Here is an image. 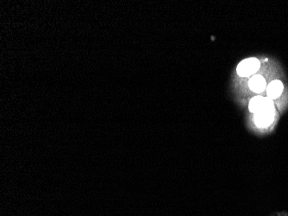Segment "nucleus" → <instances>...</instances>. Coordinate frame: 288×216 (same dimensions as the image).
Masks as SVG:
<instances>
[{"mask_svg": "<svg viewBox=\"0 0 288 216\" xmlns=\"http://www.w3.org/2000/svg\"><path fill=\"white\" fill-rule=\"evenodd\" d=\"M261 64L257 58L251 57L242 60L237 66V74L240 76L246 77L248 75H253L259 70Z\"/></svg>", "mask_w": 288, "mask_h": 216, "instance_id": "nucleus-1", "label": "nucleus"}, {"mask_svg": "<svg viewBox=\"0 0 288 216\" xmlns=\"http://www.w3.org/2000/svg\"><path fill=\"white\" fill-rule=\"evenodd\" d=\"M275 118L274 107L268 109L262 110L261 112L255 113V123L261 128L268 127L273 124Z\"/></svg>", "mask_w": 288, "mask_h": 216, "instance_id": "nucleus-2", "label": "nucleus"}, {"mask_svg": "<svg viewBox=\"0 0 288 216\" xmlns=\"http://www.w3.org/2000/svg\"><path fill=\"white\" fill-rule=\"evenodd\" d=\"M274 107L273 100L268 97L257 96L254 97L249 102V111L253 113L261 112L262 110L268 109Z\"/></svg>", "mask_w": 288, "mask_h": 216, "instance_id": "nucleus-3", "label": "nucleus"}, {"mask_svg": "<svg viewBox=\"0 0 288 216\" xmlns=\"http://www.w3.org/2000/svg\"><path fill=\"white\" fill-rule=\"evenodd\" d=\"M283 89H284V86L281 81H278V80L272 81L271 83L268 84V88H267L268 98L271 100L279 98L282 94Z\"/></svg>", "mask_w": 288, "mask_h": 216, "instance_id": "nucleus-4", "label": "nucleus"}, {"mask_svg": "<svg viewBox=\"0 0 288 216\" xmlns=\"http://www.w3.org/2000/svg\"><path fill=\"white\" fill-rule=\"evenodd\" d=\"M248 86L253 92H262L266 89L267 82L262 75H254L248 81Z\"/></svg>", "mask_w": 288, "mask_h": 216, "instance_id": "nucleus-5", "label": "nucleus"}]
</instances>
